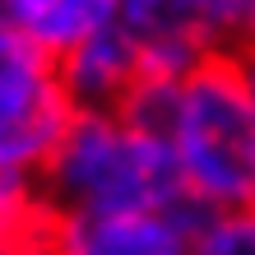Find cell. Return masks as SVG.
Listing matches in <instances>:
<instances>
[{
  "label": "cell",
  "instance_id": "1",
  "mask_svg": "<svg viewBox=\"0 0 255 255\" xmlns=\"http://www.w3.org/2000/svg\"><path fill=\"white\" fill-rule=\"evenodd\" d=\"M158 134L200 218L255 209V116L232 56H209L167 84Z\"/></svg>",
  "mask_w": 255,
  "mask_h": 255
},
{
  "label": "cell",
  "instance_id": "2",
  "mask_svg": "<svg viewBox=\"0 0 255 255\" xmlns=\"http://www.w3.org/2000/svg\"><path fill=\"white\" fill-rule=\"evenodd\" d=\"M47 214H126L186 204L162 134L121 112H79L37 176Z\"/></svg>",
  "mask_w": 255,
  "mask_h": 255
},
{
  "label": "cell",
  "instance_id": "3",
  "mask_svg": "<svg viewBox=\"0 0 255 255\" xmlns=\"http://www.w3.org/2000/svg\"><path fill=\"white\" fill-rule=\"evenodd\" d=\"M74 116L56 61L0 23V167L37 181Z\"/></svg>",
  "mask_w": 255,
  "mask_h": 255
},
{
  "label": "cell",
  "instance_id": "4",
  "mask_svg": "<svg viewBox=\"0 0 255 255\" xmlns=\"http://www.w3.org/2000/svg\"><path fill=\"white\" fill-rule=\"evenodd\" d=\"M144 79H181L209 56H232V0H116Z\"/></svg>",
  "mask_w": 255,
  "mask_h": 255
},
{
  "label": "cell",
  "instance_id": "5",
  "mask_svg": "<svg viewBox=\"0 0 255 255\" xmlns=\"http://www.w3.org/2000/svg\"><path fill=\"white\" fill-rule=\"evenodd\" d=\"M200 214L126 209V214H47L42 255H190Z\"/></svg>",
  "mask_w": 255,
  "mask_h": 255
},
{
  "label": "cell",
  "instance_id": "6",
  "mask_svg": "<svg viewBox=\"0 0 255 255\" xmlns=\"http://www.w3.org/2000/svg\"><path fill=\"white\" fill-rule=\"evenodd\" d=\"M56 74H61L65 98L74 102V112H121L126 98L144 84L139 51L126 37L116 14L98 33H88L65 61H56Z\"/></svg>",
  "mask_w": 255,
  "mask_h": 255
},
{
  "label": "cell",
  "instance_id": "7",
  "mask_svg": "<svg viewBox=\"0 0 255 255\" xmlns=\"http://www.w3.org/2000/svg\"><path fill=\"white\" fill-rule=\"evenodd\" d=\"M116 14V0H5V23L47 61H65Z\"/></svg>",
  "mask_w": 255,
  "mask_h": 255
},
{
  "label": "cell",
  "instance_id": "8",
  "mask_svg": "<svg viewBox=\"0 0 255 255\" xmlns=\"http://www.w3.org/2000/svg\"><path fill=\"white\" fill-rule=\"evenodd\" d=\"M47 237V204L37 181L0 167V255H42Z\"/></svg>",
  "mask_w": 255,
  "mask_h": 255
},
{
  "label": "cell",
  "instance_id": "9",
  "mask_svg": "<svg viewBox=\"0 0 255 255\" xmlns=\"http://www.w3.org/2000/svg\"><path fill=\"white\" fill-rule=\"evenodd\" d=\"M190 255H255V209L204 214L195 228Z\"/></svg>",
  "mask_w": 255,
  "mask_h": 255
},
{
  "label": "cell",
  "instance_id": "10",
  "mask_svg": "<svg viewBox=\"0 0 255 255\" xmlns=\"http://www.w3.org/2000/svg\"><path fill=\"white\" fill-rule=\"evenodd\" d=\"M255 47V0H232V56Z\"/></svg>",
  "mask_w": 255,
  "mask_h": 255
},
{
  "label": "cell",
  "instance_id": "11",
  "mask_svg": "<svg viewBox=\"0 0 255 255\" xmlns=\"http://www.w3.org/2000/svg\"><path fill=\"white\" fill-rule=\"evenodd\" d=\"M232 61H237V74H242V93H246V107H251V116H255V47H251V51H237Z\"/></svg>",
  "mask_w": 255,
  "mask_h": 255
},
{
  "label": "cell",
  "instance_id": "12",
  "mask_svg": "<svg viewBox=\"0 0 255 255\" xmlns=\"http://www.w3.org/2000/svg\"><path fill=\"white\" fill-rule=\"evenodd\" d=\"M0 23H5V0H0Z\"/></svg>",
  "mask_w": 255,
  "mask_h": 255
}]
</instances>
